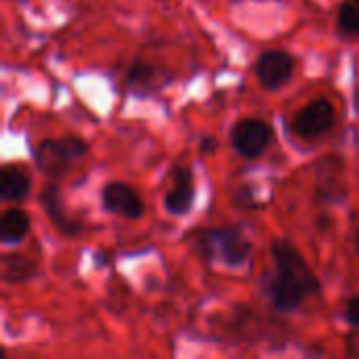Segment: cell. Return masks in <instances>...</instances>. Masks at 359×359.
Returning a JSON list of instances; mask_svg holds the SVG:
<instances>
[{
	"mask_svg": "<svg viewBox=\"0 0 359 359\" xmlns=\"http://www.w3.org/2000/svg\"><path fill=\"white\" fill-rule=\"evenodd\" d=\"M276 273L265 282V294L271 307L280 313L297 311L307 299L318 297L322 284L309 269L303 255L288 242L276 240L271 246Z\"/></svg>",
	"mask_w": 359,
	"mask_h": 359,
	"instance_id": "6da1fadb",
	"label": "cell"
},
{
	"mask_svg": "<svg viewBox=\"0 0 359 359\" xmlns=\"http://www.w3.org/2000/svg\"><path fill=\"white\" fill-rule=\"evenodd\" d=\"M196 246L204 261L217 259L227 267H242L252 252V242L238 225L206 229L198 236Z\"/></svg>",
	"mask_w": 359,
	"mask_h": 359,
	"instance_id": "7a4b0ae2",
	"label": "cell"
},
{
	"mask_svg": "<svg viewBox=\"0 0 359 359\" xmlns=\"http://www.w3.org/2000/svg\"><path fill=\"white\" fill-rule=\"evenodd\" d=\"M88 151V145L78 137L65 139H46L40 141L34 149L36 168L50 179H61L72 170V166L82 160Z\"/></svg>",
	"mask_w": 359,
	"mask_h": 359,
	"instance_id": "3957f363",
	"label": "cell"
},
{
	"mask_svg": "<svg viewBox=\"0 0 359 359\" xmlns=\"http://www.w3.org/2000/svg\"><path fill=\"white\" fill-rule=\"evenodd\" d=\"M271 139H273L271 124L259 118H244L236 122L231 128V145L246 160H255L261 154H265V149L271 145Z\"/></svg>",
	"mask_w": 359,
	"mask_h": 359,
	"instance_id": "277c9868",
	"label": "cell"
},
{
	"mask_svg": "<svg viewBox=\"0 0 359 359\" xmlns=\"http://www.w3.org/2000/svg\"><path fill=\"white\" fill-rule=\"evenodd\" d=\"M294 72V59L290 53L273 48V50H265L261 53V57L255 63V74L257 80L261 82V86L265 90H280Z\"/></svg>",
	"mask_w": 359,
	"mask_h": 359,
	"instance_id": "5b68a950",
	"label": "cell"
},
{
	"mask_svg": "<svg viewBox=\"0 0 359 359\" xmlns=\"http://www.w3.org/2000/svg\"><path fill=\"white\" fill-rule=\"evenodd\" d=\"M334 126V107L326 99H316L307 103L292 120V130L301 139H316Z\"/></svg>",
	"mask_w": 359,
	"mask_h": 359,
	"instance_id": "8992f818",
	"label": "cell"
},
{
	"mask_svg": "<svg viewBox=\"0 0 359 359\" xmlns=\"http://www.w3.org/2000/svg\"><path fill=\"white\" fill-rule=\"evenodd\" d=\"M101 206L105 212L122 217V219H130V221L139 219L143 215V208H145L139 194L130 185L120 183V181H111V183L103 185Z\"/></svg>",
	"mask_w": 359,
	"mask_h": 359,
	"instance_id": "52a82bcc",
	"label": "cell"
},
{
	"mask_svg": "<svg viewBox=\"0 0 359 359\" xmlns=\"http://www.w3.org/2000/svg\"><path fill=\"white\" fill-rule=\"evenodd\" d=\"M196 202V185H194V172L187 166H177L170 172V187L164 196V208L175 215L183 217L194 208Z\"/></svg>",
	"mask_w": 359,
	"mask_h": 359,
	"instance_id": "ba28073f",
	"label": "cell"
},
{
	"mask_svg": "<svg viewBox=\"0 0 359 359\" xmlns=\"http://www.w3.org/2000/svg\"><path fill=\"white\" fill-rule=\"evenodd\" d=\"M40 204L46 212V217L50 219V223L55 225V229H59L63 236H78L82 231V225L80 221L72 219L65 210H63V204H61V196H59V187L57 185H46L40 194Z\"/></svg>",
	"mask_w": 359,
	"mask_h": 359,
	"instance_id": "9c48e42d",
	"label": "cell"
},
{
	"mask_svg": "<svg viewBox=\"0 0 359 359\" xmlns=\"http://www.w3.org/2000/svg\"><path fill=\"white\" fill-rule=\"evenodd\" d=\"M32 189V181L25 170L17 166L0 168V198L4 202H21Z\"/></svg>",
	"mask_w": 359,
	"mask_h": 359,
	"instance_id": "30bf717a",
	"label": "cell"
},
{
	"mask_svg": "<svg viewBox=\"0 0 359 359\" xmlns=\"http://www.w3.org/2000/svg\"><path fill=\"white\" fill-rule=\"evenodd\" d=\"M29 231V217L21 208H6L0 217V242L19 244Z\"/></svg>",
	"mask_w": 359,
	"mask_h": 359,
	"instance_id": "8fae6325",
	"label": "cell"
},
{
	"mask_svg": "<svg viewBox=\"0 0 359 359\" xmlns=\"http://www.w3.org/2000/svg\"><path fill=\"white\" fill-rule=\"evenodd\" d=\"M36 271V265L29 257L25 255H4L2 261H0V273H2V280L8 282V284H17V282H25L34 276Z\"/></svg>",
	"mask_w": 359,
	"mask_h": 359,
	"instance_id": "7c38bea8",
	"label": "cell"
},
{
	"mask_svg": "<svg viewBox=\"0 0 359 359\" xmlns=\"http://www.w3.org/2000/svg\"><path fill=\"white\" fill-rule=\"evenodd\" d=\"M337 25L345 36L359 38V0H343L341 2Z\"/></svg>",
	"mask_w": 359,
	"mask_h": 359,
	"instance_id": "4fadbf2b",
	"label": "cell"
},
{
	"mask_svg": "<svg viewBox=\"0 0 359 359\" xmlns=\"http://www.w3.org/2000/svg\"><path fill=\"white\" fill-rule=\"evenodd\" d=\"M154 78H156L154 65H149L141 59L133 61V65L128 67V74H126L128 86H133V88H145V86H149V82Z\"/></svg>",
	"mask_w": 359,
	"mask_h": 359,
	"instance_id": "5bb4252c",
	"label": "cell"
},
{
	"mask_svg": "<svg viewBox=\"0 0 359 359\" xmlns=\"http://www.w3.org/2000/svg\"><path fill=\"white\" fill-rule=\"evenodd\" d=\"M345 320H347L349 326L359 328V297L351 299V301L347 303V307H345Z\"/></svg>",
	"mask_w": 359,
	"mask_h": 359,
	"instance_id": "9a60e30c",
	"label": "cell"
},
{
	"mask_svg": "<svg viewBox=\"0 0 359 359\" xmlns=\"http://www.w3.org/2000/svg\"><path fill=\"white\" fill-rule=\"evenodd\" d=\"M215 149H217V141H215L212 137H206V139L200 143V151H202V154H212Z\"/></svg>",
	"mask_w": 359,
	"mask_h": 359,
	"instance_id": "2e32d148",
	"label": "cell"
},
{
	"mask_svg": "<svg viewBox=\"0 0 359 359\" xmlns=\"http://www.w3.org/2000/svg\"><path fill=\"white\" fill-rule=\"evenodd\" d=\"M355 109H358V114H359V86H358V90H355Z\"/></svg>",
	"mask_w": 359,
	"mask_h": 359,
	"instance_id": "e0dca14e",
	"label": "cell"
},
{
	"mask_svg": "<svg viewBox=\"0 0 359 359\" xmlns=\"http://www.w3.org/2000/svg\"><path fill=\"white\" fill-rule=\"evenodd\" d=\"M355 248H358V252H359V231H358V238H355Z\"/></svg>",
	"mask_w": 359,
	"mask_h": 359,
	"instance_id": "ac0fdd59",
	"label": "cell"
}]
</instances>
